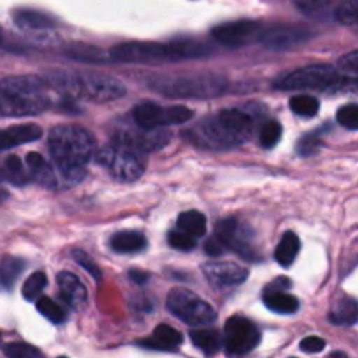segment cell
<instances>
[{"label": "cell", "instance_id": "6", "mask_svg": "<svg viewBox=\"0 0 358 358\" xmlns=\"http://www.w3.org/2000/svg\"><path fill=\"white\" fill-rule=\"evenodd\" d=\"M156 93L170 98H194L206 100L226 93L227 79L224 76L212 72L201 73H180V76L156 77L149 84Z\"/></svg>", "mask_w": 358, "mask_h": 358}, {"label": "cell", "instance_id": "39", "mask_svg": "<svg viewBox=\"0 0 358 358\" xmlns=\"http://www.w3.org/2000/svg\"><path fill=\"white\" fill-rule=\"evenodd\" d=\"M72 257H73V261H76L77 264H79L80 268L84 269V271L90 273V275L93 276L94 280H101L100 268H98V266L94 264V261L90 257V255L86 254V252H84V250H73L72 252Z\"/></svg>", "mask_w": 358, "mask_h": 358}, {"label": "cell", "instance_id": "27", "mask_svg": "<svg viewBox=\"0 0 358 358\" xmlns=\"http://www.w3.org/2000/svg\"><path fill=\"white\" fill-rule=\"evenodd\" d=\"M24 269V262L17 257H3L0 261V282H2L3 287L10 289V287L16 283V280L20 278V275Z\"/></svg>", "mask_w": 358, "mask_h": 358}, {"label": "cell", "instance_id": "3", "mask_svg": "<svg viewBox=\"0 0 358 358\" xmlns=\"http://www.w3.org/2000/svg\"><path fill=\"white\" fill-rule=\"evenodd\" d=\"M51 84L41 77L17 76L0 80V117H31L52 103Z\"/></svg>", "mask_w": 358, "mask_h": 358}, {"label": "cell", "instance_id": "12", "mask_svg": "<svg viewBox=\"0 0 358 358\" xmlns=\"http://www.w3.org/2000/svg\"><path fill=\"white\" fill-rule=\"evenodd\" d=\"M215 236L226 245V248H231L233 252L240 254L247 261H259L257 247L254 243V231L238 219H226L220 220L215 226Z\"/></svg>", "mask_w": 358, "mask_h": 358}, {"label": "cell", "instance_id": "18", "mask_svg": "<svg viewBox=\"0 0 358 358\" xmlns=\"http://www.w3.org/2000/svg\"><path fill=\"white\" fill-rule=\"evenodd\" d=\"M58 287H59V296L65 301L66 306H70L72 310L80 311L87 303V292L86 287L83 285L79 278L76 275L69 271H62L58 275Z\"/></svg>", "mask_w": 358, "mask_h": 358}, {"label": "cell", "instance_id": "5", "mask_svg": "<svg viewBox=\"0 0 358 358\" xmlns=\"http://www.w3.org/2000/svg\"><path fill=\"white\" fill-rule=\"evenodd\" d=\"M48 83L63 94L91 103H108L126 94V86L115 77L105 73L90 72H52Z\"/></svg>", "mask_w": 358, "mask_h": 358}, {"label": "cell", "instance_id": "21", "mask_svg": "<svg viewBox=\"0 0 358 358\" xmlns=\"http://www.w3.org/2000/svg\"><path fill=\"white\" fill-rule=\"evenodd\" d=\"M143 348H152V350H175L182 345V334L175 331L170 325H157L154 331V338L143 339L138 343Z\"/></svg>", "mask_w": 358, "mask_h": 358}, {"label": "cell", "instance_id": "38", "mask_svg": "<svg viewBox=\"0 0 358 358\" xmlns=\"http://www.w3.org/2000/svg\"><path fill=\"white\" fill-rule=\"evenodd\" d=\"M338 69L341 70L343 76H346L348 79H353L358 83V49L343 56L338 62Z\"/></svg>", "mask_w": 358, "mask_h": 358}, {"label": "cell", "instance_id": "14", "mask_svg": "<svg viewBox=\"0 0 358 358\" xmlns=\"http://www.w3.org/2000/svg\"><path fill=\"white\" fill-rule=\"evenodd\" d=\"M262 27L255 21L241 20L233 23L219 24L212 30V37L226 48H241L250 42L259 41L262 35Z\"/></svg>", "mask_w": 358, "mask_h": 358}, {"label": "cell", "instance_id": "20", "mask_svg": "<svg viewBox=\"0 0 358 358\" xmlns=\"http://www.w3.org/2000/svg\"><path fill=\"white\" fill-rule=\"evenodd\" d=\"M14 23L24 31H48L56 27V21L49 14L34 9H20L13 14Z\"/></svg>", "mask_w": 358, "mask_h": 358}, {"label": "cell", "instance_id": "26", "mask_svg": "<svg viewBox=\"0 0 358 358\" xmlns=\"http://www.w3.org/2000/svg\"><path fill=\"white\" fill-rule=\"evenodd\" d=\"M178 229L185 231V233L192 234L194 238L203 236L206 233V219L201 212H196V210H189L178 215Z\"/></svg>", "mask_w": 358, "mask_h": 358}, {"label": "cell", "instance_id": "36", "mask_svg": "<svg viewBox=\"0 0 358 358\" xmlns=\"http://www.w3.org/2000/svg\"><path fill=\"white\" fill-rule=\"evenodd\" d=\"M3 353L10 358H34L42 355L41 350L27 345V343H10V345L3 346Z\"/></svg>", "mask_w": 358, "mask_h": 358}, {"label": "cell", "instance_id": "37", "mask_svg": "<svg viewBox=\"0 0 358 358\" xmlns=\"http://www.w3.org/2000/svg\"><path fill=\"white\" fill-rule=\"evenodd\" d=\"M6 171H7V177H9V182H14V184H24V182L28 180L27 175H24L23 163H21L17 156L7 157Z\"/></svg>", "mask_w": 358, "mask_h": 358}, {"label": "cell", "instance_id": "34", "mask_svg": "<svg viewBox=\"0 0 358 358\" xmlns=\"http://www.w3.org/2000/svg\"><path fill=\"white\" fill-rule=\"evenodd\" d=\"M339 124L346 129H352V131H358V103H348L343 105L338 110L336 115Z\"/></svg>", "mask_w": 358, "mask_h": 358}, {"label": "cell", "instance_id": "32", "mask_svg": "<svg viewBox=\"0 0 358 358\" xmlns=\"http://www.w3.org/2000/svg\"><path fill=\"white\" fill-rule=\"evenodd\" d=\"M48 285V278L42 271L34 273L27 278V282L23 283V297L27 301H37L41 297L42 290Z\"/></svg>", "mask_w": 358, "mask_h": 358}, {"label": "cell", "instance_id": "42", "mask_svg": "<svg viewBox=\"0 0 358 358\" xmlns=\"http://www.w3.org/2000/svg\"><path fill=\"white\" fill-rule=\"evenodd\" d=\"M325 348V341L317 336H310V338L301 341V350L306 353H320Z\"/></svg>", "mask_w": 358, "mask_h": 358}, {"label": "cell", "instance_id": "29", "mask_svg": "<svg viewBox=\"0 0 358 358\" xmlns=\"http://www.w3.org/2000/svg\"><path fill=\"white\" fill-rule=\"evenodd\" d=\"M66 55L70 58L77 59V62H84V63H103V62H112L110 52L108 55H103L101 49L96 48H90V45H76V48H70L66 51Z\"/></svg>", "mask_w": 358, "mask_h": 358}, {"label": "cell", "instance_id": "11", "mask_svg": "<svg viewBox=\"0 0 358 358\" xmlns=\"http://www.w3.org/2000/svg\"><path fill=\"white\" fill-rule=\"evenodd\" d=\"M112 140L140 154L156 152L170 143L171 133L164 128L143 129L140 126L131 128L128 124H117L112 129Z\"/></svg>", "mask_w": 358, "mask_h": 358}, {"label": "cell", "instance_id": "43", "mask_svg": "<svg viewBox=\"0 0 358 358\" xmlns=\"http://www.w3.org/2000/svg\"><path fill=\"white\" fill-rule=\"evenodd\" d=\"M206 254L212 255V257H219V255H222V252L226 250V245L222 243V241L219 240V238H212V240L206 243Z\"/></svg>", "mask_w": 358, "mask_h": 358}, {"label": "cell", "instance_id": "24", "mask_svg": "<svg viewBox=\"0 0 358 358\" xmlns=\"http://www.w3.org/2000/svg\"><path fill=\"white\" fill-rule=\"evenodd\" d=\"M301 250V240L296 233L292 231H287L285 234L280 240L278 247H276L275 259L282 268H290L296 261V257L299 255Z\"/></svg>", "mask_w": 358, "mask_h": 358}, {"label": "cell", "instance_id": "25", "mask_svg": "<svg viewBox=\"0 0 358 358\" xmlns=\"http://www.w3.org/2000/svg\"><path fill=\"white\" fill-rule=\"evenodd\" d=\"M191 341L196 348L201 350L205 355H213L219 352L224 345V339L217 331H210V329H198V331L191 332Z\"/></svg>", "mask_w": 358, "mask_h": 358}, {"label": "cell", "instance_id": "40", "mask_svg": "<svg viewBox=\"0 0 358 358\" xmlns=\"http://www.w3.org/2000/svg\"><path fill=\"white\" fill-rule=\"evenodd\" d=\"M322 147V140L317 133H310V135H304L303 138L297 143V152L301 156H311V154L318 152V149Z\"/></svg>", "mask_w": 358, "mask_h": 358}, {"label": "cell", "instance_id": "44", "mask_svg": "<svg viewBox=\"0 0 358 358\" xmlns=\"http://www.w3.org/2000/svg\"><path fill=\"white\" fill-rule=\"evenodd\" d=\"M129 278H131L135 283H140V285H143V283L149 280V275H147V273H143V271H136V269H131V271H129Z\"/></svg>", "mask_w": 358, "mask_h": 358}, {"label": "cell", "instance_id": "10", "mask_svg": "<svg viewBox=\"0 0 358 358\" xmlns=\"http://www.w3.org/2000/svg\"><path fill=\"white\" fill-rule=\"evenodd\" d=\"M133 122L143 129H157L170 124H182L192 117V110L180 105L163 108L152 101H140L131 110Z\"/></svg>", "mask_w": 358, "mask_h": 358}, {"label": "cell", "instance_id": "30", "mask_svg": "<svg viewBox=\"0 0 358 358\" xmlns=\"http://www.w3.org/2000/svg\"><path fill=\"white\" fill-rule=\"evenodd\" d=\"M35 306H37L38 313H41L42 317L48 318L49 322H52V324H63V322L66 320L65 310H63L58 303H55L51 297L41 296L35 301Z\"/></svg>", "mask_w": 358, "mask_h": 358}, {"label": "cell", "instance_id": "13", "mask_svg": "<svg viewBox=\"0 0 358 358\" xmlns=\"http://www.w3.org/2000/svg\"><path fill=\"white\" fill-rule=\"evenodd\" d=\"M261 341L257 325L243 317H231L224 325V348L229 355H247Z\"/></svg>", "mask_w": 358, "mask_h": 358}, {"label": "cell", "instance_id": "2", "mask_svg": "<svg viewBox=\"0 0 358 358\" xmlns=\"http://www.w3.org/2000/svg\"><path fill=\"white\" fill-rule=\"evenodd\" d=\"M254 131V119L240 108L206 115L184 131V138L205 150H229L243 145Z\"/></svg>", "mask_w": 358, "mask_h": 358}, {"label": "cell", "instance_id": "41", "mask_svg": "<svg viewBox=\"0 0 358 358\" xmlns=\"http://www.w3.org/2000/svg\"><path fill=\"white\" fill-rule=\"evenodd\" d=\"M296 6L306 14H317L334 3V0H294Z\"/></svg>", "mask_w": 358, "mask_h": 358}, {"label": "cell", "instance_id": "8", "mask_svg": "<svg viewBox=\"0 0 358 358\" xmlns=\"http://www.w3.org/2000/svg\"><path fill=\"white\" fill-rule=\"evenodd\" d=\"M96 163L117 182H136L145 171L142 154L115 142L98 150Z\"/></svg>", "mask_w": 358, "mask_h": 358}, {"label": "cell", "instance_id": "17", "mask_svg": "<svg viewBox=\"0 0 358 358\" xmlns=\"http://www.w3.org/2000/svg\"><path fill=\"white\" fill-rule=\"evenodd\" d=\"M289 287L290 282L287 278L275 280V282L266 287L264 294H262V301H264L266 308L269 311L278 315L297 313V310H299V301L292 294H287Z\"/></svg>", "mask_w": 358, "mask_h": 358}, {"label": "cell", "instance_id": "1", "mask_svg": "<svg viewBox=\"0 0 358 358\" xmlns=\"http://www.w3.org/2000/svg\"><path fill=\"white\" fill-rule=\"evenodd\" d=\"M49 154L63 187L79 184L94 156V140L87 129L76 124L55 126L48 140Z\"/></svg>", "mask_w": 358, "mask_h": 358}, {"label": "cell", "instance_id": "16", "mask_svg": "<svg viewBox=\"0 0 358 358\" xmlns=\"http://www.w3.org/2000/svg\"><path fill=\"white\" fill-rule=\"evenodd\" d=\"M203 275L215 289L236 287L248 278V269L236 262H208L203 266Z\"/></svg>", "mask_w": 358, "mask_h": 358}, {"label": "cell", "instance_id": "28", "mask_svg": "<svg viewBox=\"0 0 358 358\" xmlns=\"http://www.w3.org/2000/svg\"><path fill=\"white\" fill-rule=\"evenodd\" d=\"M289 105L290 110L294 114L301 115V117H315L318 114V110H320V103L311 94H297V96H292Z\"/></svg>", "mask_w": 358, "mask_h": 358}, {"label": "cell", "instance_id": "33", "mask_svg": "<svg viewBox=\"0 0 358 358\" xmlns=\"http://www.w3.org/2000/svg\"><path fill=\"white\" fill-rule=\"evenodd\" d=\"M282 124L276 121H268L261 129V145L264 149H273L282 138Z\"/></svg>", "mask_w": 358, "mask_h": 358}, {"label": "cell", "instance_id": "7", "mask_svg": "<svg viewBox=\"0 0 358 358\" xmlns=\"http://www.w3.org/2000/svg\"><path fill=\"white\" fill-rule=\"evenodd\" d=\"M275 87L282 91H339L358 90V83L343 76L338 66L308 65L280 76Z\"/></svg>", "mask_w": 358, "mask_h": 358}, {"label": "cell", "instance_id": "45", "mask_svg": "<svg viewBox=\"0 0 358 358\" xmlns=\"http://www.w3.org/2000/svg\"><path fill=\"white\" fill-rule=\"evenodd\" d=\"M7 196H9V194H7V191H3V189L0 187V203H2L3 199H7Z\"/></svg>", "mask_w": 358, "mask_h": 358}, {"label": "cell", "instance_id": "4", "mask_svg": "<svg viewBox=\"0 0 358 358\" xmlns=\"http://www.w3.org/2000/svg\"><path fill=\"white\" fill-rule=\"evenodd\" d=\"M112 62L133 65H157L166 62L198 59L210 55V48L196 41H173L168 44L157 42H122L110 49Z\"/></svg>", "mask_w": 358, "mask_h": 358}, {"label": "cell", "instance_id": "9", "mask_svg": "<svg viewBox=\"0 0 358 358\" xmlns=\"http://www.w3.org/2000/svg\"><path fill=\"white\" fill-rule=\"evenodd\" d=\"M166 306L171 315L182 320L184 324L198 327V325H208L215 322L217 313L205 299L198 294L187 289H171L166 297Z\"/></svg>", "mask_w": 358, "mask_h": 358}, {"label": "cell", "instance_id": "23", "mask_svg": "<svg viewBox=\"0 0 358 358\" xmlns=\"http://www.w3.org/2000/svg\"><path fill=\"white\" fill-rule=\"evenodd\" d=\"M332 324L336 325H355L358 324V301L350 296H343L332 304L331 315Z\"/></svg>", "mask_w": 358, "mask_h": 358}, {"label": "cell", "instance_id": "35", "mask_svg": "<svg viewBox=\"0 0 358 358\" xmlns=\"http://www.w3.org/2000/svg\"><path fill=\"white\" fill-rule=\"evenodd\" d=\"M168 241H170L171 247L175 250L182 252H191L196 248V238L192 234L185 233V231H171L170 236H168Z\"/></svg>", "mask_w": 358, "mask_h": 358}, {"label": "cell", "instance_id": "19", "mask_svg": "<svg viewBox=\"0 0 358 358\" xmlns=\"http://www.w3.org/2000/svg\"><path fill=\"white\" fill-rule=\"evenodd\" d=\"M42 136V129L37 124H17L0 129V152L23 143L35 142Z\"/></svg>", "mask_w": 358, "mask_h": 358}, {"label": "cell", "instance_id": "22", "mask_svg": "<svg viewBox=\"0 0 358 358\" xmlns=\"http://www.w3.org/2000/svg\"><path fill=\"white\" fill-rule=\"evenodd\" d=\"M145 247L147 238L138 231H119L110 238V248L117 254H136Z\"/></svg>", "mask_w": 358, "mask_h": 358}, {"label": "cell", "instance_id": "15", "mask_svg": "<svg viewBox=\"0 0 358 358\" xmlns=\"http://www.w3.org/2000/svg\"><path fill=\"white\" fill-rule=\"evenodd\" d=\"M310 38L311 34L308 30H303V28L275 27L262 31L259 42L264 48L273 49V51H290V49H296L299 45H303Z\"/></svg>", "mask_w": 358, "mask_h": 358}, {"label": "cell", "instance_id": "31", "mask_svg": "<svg viewBox=\"0 0 358 358\" xmlns=\"http://www.w3.org/2000/svg\"><path fill=\"white\" fill-rule=\"evenodd\" d=\"M334 17L345 27L358 28V0H343L336 9Z\"/></svg>", "mask_w": 358, "mask_h": 358}]
</instances>
